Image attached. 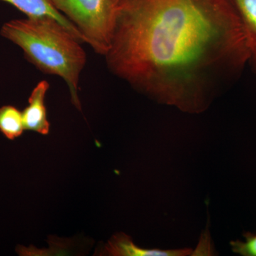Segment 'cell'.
<instances>
[{"label": "cell", "instance_id": "4", "mask_svg": "<svg viewBox=\"0 0 256 256\" xmlns=\"http://www.w3.org/2000/svg\"><path fill=\"white\" fill-rule=\"evenodd\" d=\"M50 89V84L44 80L38 82L32 92L28 105L22 111L24 126L26 130L42 134H48L50 124L47 119L45 98Z\"/></svg>", "mask_w": 256, "mask_h": 256}, {"label": "cell", "instance_id": "2", "mask_svg": "<svg viewBox=\"0 0 256 256\" xmlns=\"http://www.w3.org/2000/svg\"><path fill=\"white\" fill-rule=\"evenodd\" d=\"M0 34L20 47L38 70L63 79L72 104L82 110L79 82L87 56L82 42L72 32L53 18H26L4 23Z\"/></svg>", "mask_w": 256, "mask_h": 256}, {"label": "cell", "instance_id": "7", "mask_svg": "<svg viewBox=\"0 0 256 256\" xmlns=\"http://www.w3.org/2000/svg\"><path fill=\"white\" fill-rule=\"evenodd\" d=\"M240 22L246 40L250 60L256 72V0H234Z\"/></svg>", "mask_w": 256, "mask_h": 256}, {"label": "cell", "instance_id": "1", "mask_svg": "<svg viewBox=\"0 0 256 256\" xmlns=\"http://www.w3.org/2000/svg\"><path fill=\"white\" fill-rule=\"evenodd\" d=\"M106 66L137 92L200 114L250 54L234 0H112Z\"/></svg>", "mask_w": 256, "mask_h": 256}, {"label": "cell", "instance_id": "5", "mask_svg": "<svg viewBox=\"0 0 256 256\" xmlns=\"http://www.w3.org/2000/svg\"><path fill=\"white\" fill-rule=\"evenodd\" d=\"M191 248L159 250L136 246L130 237L124 234L114 235L104 247L100 255L112 256H185L191 255Z\"/></svg>", "mask_w": 256, "mask_h": 256}, {"label": "cell", "instance_id": "9", "mask_svg": "<svg viewBox=\"0 0 256 256\" xmlns=\"http://www.w3.org/2000/svg\"><path fill=\"white\" fill-rule=\"evenodd\" d=\"M244 240H234L230 242L232 252L242 256H256V234L248 232Z\"/></svg>", "mask_w": 256, "mask_h": 256}, {"label": "cell", "instance_id": "6", "mask_svg": "<svg viewBox=\"0 0 256 256\" xmlns=\"http://www.w3.org/2000/svg\"><path fill=\"white\" fill-rule=\"evenodd\" d=\"M9 3L24 13L28 18H50L62 24L80 42H84L80 32L70 21L56 9L50 0H0Z\"/></svg>", "mask_w": 256, "mask_h": 256}, {"label": "cell", "instance_id": "8", "mask_svg": "<svg viewBox=\"0 0 256 256\" xmlns=\"http://www.w3.org/2000/svg\"><path fill=\"white\" fill-rule=\"evenodd\" d=\"M25 130L22 112L12 106L0 108V132L8 139L14 140Z\"/></svg>", "mask_w": 256, "mask_h": 256}, {"label": "cell", "instance_id": "3", "mask_svg": "<svg viewBox=\"0 0 256 256\" xmlns=\"http://www.w3.org/2000/svg\"><path fill=\"white\" fill-rule=\"evenodd\" d=\"M76 28L85 43L105 56L110 44L114 20L112 0H50Z\"/></svg>", "mask_w": 256, "mask_h": 256}]
</instances>
